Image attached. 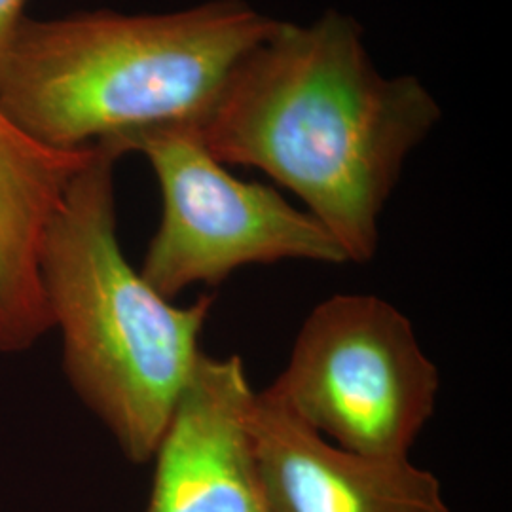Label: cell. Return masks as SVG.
<instances>
[{"label":"cell","instance_id":"9c48e42d","mask_svg":"<svg viewBox=\"0 0 512 512\" xmlns=\"http://www.w3.org/2000/svg\"><path fill=\"white\" fill-rule=\"evenodd\" d=\"M27 0H0V74L25 23Z\"/></svg>","mask_w":512,"mask_h":512},{"label":"cell","instance_id":"277c9868","mask_svg":"<svg viewBox=\"0 0 512 512\" xmlns=\"http://www.w3.org/2000/svg\"><path fill=\"white\" fill-rule=\"evenodd\" d=\"M439 385L403 311L376 294H334L308 315L264 393L348 452L408 458Z\"/></svg>","mask_w":512,"mask_h":512},{"label":"cell","instance_id":"7a4b0ae2","mask_svg":"<svg viewBox=\"0 0 512 512\" xmlns=\"http://www.w3.org/2000/svg\"><path fill=\"white\" fill-rule=\"evenodd\" d=\"M275 19L245 0L27 18L0 74V112L44 147L124 156L148 133L200 128Z\"/></svg>","mask_w":512,"mask_h":512},{"label":"cell","instance_id":"52a82bcc","mask_svg":"<svg viewBox=\"0 0 512 512\" xmlns=\"http://www.w3.org/2000/svg\"><path fill=\"white\" fill-rule=\"evenodd\" d=\"M251 433L270 512H452L431 471L348 452L264 391L251 406Z\"/></svg>","mask_w":512,"mask_h":512},{"label":"cell","instance_id":"ba28073f","mask_svg":"<svg viewBox=\"0 0 512 512\" xmlns=\"http://www.w3.org/2000/svg\"><path fill=\"white\" fill-rule=\"evenodd\" d=\"M92 148L55 150L0 112V349L21 348L52 325L40 249L65 186Z\"/></svg>","mask_w":512,"mask_h":512},{"label":"cell","instance_id":"5b68a950","mask_svg":"<svg viewBox=\"0 0 512 512\" xmlns=\"http://www.w3.org/2000/svg\"><path fill=\"white\" fill-rule=\"evenodd\" d=\"M162 192V220L141 275L167 300L192 285H219L253 264L311 260L344 264L329 230L275 188L247 183L203 145L198 129L171 128L135 139Z\"/></svg>","mask_w":512,"mask_h":512},{"label":"cell","instance_id":"3957f363","mask_svg":"<svg viewBox=\"0 0 512 512\" xmlns=\"http://www.w3.org/2000/svg\"><path fill=\"white\" fill-rule=\"evenodd\" d=\"M114 148L92 147L65 186L40 249L42 289L82 401L133 463L152 459L194 366L213 296L179 308L122 253Z\"/></svg>","mask_w":512,"mask_h":512},{"label":"cell","instance_id":"8992f818","mask_svg":"<svg viewBox=\"0 0 512 512\" xmlns=\"http://www.w3.org/2000/svg\"><path fill=\"white\" fill-rule=\"evenodd\" d=\"M255 395L239 357L202 353L152 456L147 512H270L251 433Z\"/></svg>","mask_w":512,"mask_h":512},{"label":"cell","instance_id":"6da1fadb","mask_svg":"<svg viewBox=\"0 0 512 512\" xmlns=\"http://www.w3.org/2000/svg\"><path fill=\"white\" fill-rule=\"evenodd\" d=\"M414 74L382 73L342 12L275 19L228 76L198 135L224 165L264 171L340 243L370 262L404 164L440 122Z\"/></svg>","mask_w":512,"mask_h":512}]
</instances>
